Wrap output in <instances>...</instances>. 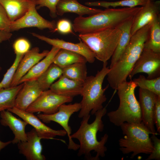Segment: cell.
Masks as SVG:
<instances>
[{
  "instance_id": "8992f818",
  "label": "cell",
  "mask_w": 160,
  "mask_h": 160,
  "mask_svg": "<svg viewBox=\"0 0 160 160\" xmlns=\"http://www.w3.org/2000/svg\"><path fill=\"white\" fill-rule=\"evenodd\" d=\"M124 137L119 140L120 150L124 154L132 153L133 159L140 153L150 154L153 145L150 137L152 133L142 121L140 123L124 122L120 126Z\"/></svg>"
},
{
  "instance_id": "8d00e7d4",
  "label": "cell",
  "mask_w": 160,
  "mask_h": 160,
  "mask_svg": "<svg viewBox=\"0 0 160 160\" xmlns=\"http://www.w3.org/2000/svg\"><path fill=\"white\" fill-rule=\"evenodd\" d=\"M11 22L5 9L0 4V30L10 32Z\"/></svg>"
},
{
  "instance_id": "ac0fdd59",
  "label": "cell",
  "mask_w": 160,
  "mask_h": 160,
  "mask_svg": "<svg viewBox=\"0 0 160 160\" xmlns=\"http://www.w3.org/2000/svg\"><path fill=\"white\" fill-rule=\"evenodd\" d=\"M43 91L36 80L24 82L23 87L16 96L15 107L25 111Z\"/></svg>"
},
{
  "instance_id": "d4e9b609",
  "label": "cell",
  "mask_w": 160,
  "mask_h": 160,
  "mask_svg": "<svg viewBox=\"0 0 160 160\" xmlns=\"http://www.w3.org/2000/svg\"><path fill=\"white\" fill-rule=\"evenodd\" d=\"M87 62L86 59L79 54L60 49L55 56L53 63L62 69L75 63Z\"/></svg>"
},
{
  "instance_id": "83f0119b",
  "label": "cell",
  "mask_w": 160,
  "mask_h": 160,
  "mask_svg": "<svg viewBox=\"0 0 160 160\" xmlns=\"http://www.w3.org/2000/svg\"><path fill=\"white\" fill-rule=\"evenodd\" d=\"M24 83L0 90V113L15 106L16 96Z\"/></svg>"
},
{
  "instance_id": "484cf974",
  "label": "cell",
  "mask_w": 160,
  "mask_h": 160,
  "mask_svg": "<svg viewBox=\"0 0 160 160\" xmlns=\"http://www.w3.org/2000/svg\"><path fill=\"white\" fill-rule=\"evenodd\" d=\"M144 48L160 53V16L151 22Z\"/></svg>"
},
{
  "instance_id": "277c9868",
  "label": "cell",
  "mask_w": 160,
  "mask_h": 160,
  "mask_svg": "<svg viewBox=\"0 0 160 160\" xmlns=\"http://www.w3.org/2000/svg\"><path fill=\"white\" fill-rule=\"evenodd\" d=\"M132 80L120 84L117 90L119 104L116 110L107 113L110 121L115 126L120 127L124 122L140 123L142 122L140 105L135 95L137 87Z\"/></svg>"
},
{
  "instance_id": "b9f144b4",
  "label": "cell",
  "mask_w": 160,
  "mask_h": 160,
  "mask_svg": "<svg viewBox=\"0 0 160 160\" xmlns=\"http://www.w3.org/2000/svg\"></svg>"
},
{
  "instance_id": "7a4b0ae2",
  "label": "cell",
  "mask_w": 160,
  "mask_h": 160,
  "mask_svg": "<svg viewBox=\"0 0 160 160\" xmlns=\"http://www.w3.org/2000/svg\"><path fill=\"white\" fill-rule=\"evenodd\" d=\"M142 8L140 7L108 8L87 17H76L72 24L73 29L79 34H86L111 28H119L133 17Z\"/></svg>"
},
{
  "instance_id": "cb8c5ba5",
  "label": "cell",
  "mask_w": 160,
  "mask_h": 160,
  "mask_svg": "<svg viewBox=\"0 0 160 160\" xmlns=\"http://www.w3.org/2000/svg\"><path fill=\"white\" fill-rule=\"evenodd\" d=\"M133 17L125 22L119 27L121 30V34L111 58L109 68L112 67L119 60L130 41L131 36V29Z\"/></svg>"
},
{
  "instance_id": "d6a6232c",
  "label": "cell",
  "mask_w": 160,
  "mask_h": 160,
  "mask_svg": "<svg viewBox=\"0 0 160 160\" xmlns=\"http://www.w3.org/2000/svg\"><path fill=\"white\" fill-rule=\"evenodd\" d=\"M30 47L29 42L23 38L16 40L13 45L16 55H24L30 50Z\"/></svg>"
},
{
  "instance_id": "1f68e13d",
  "label": "cell",
  "mask_w": 160,
  "mask_h": 160,
  "mask_svg": "<svg viewBox=\"0 0 160 160\" xmlns=\"http://www.w3.org/2000/svg\"><path fill=\"white\" fill-rule=\"evenodd\" d=\"M24 55H16L15 60L11 66L7 70L0 82V90L10 87L13 77L18 65Z\"/></svg>"
},
{
  "instance_id": "2e32d148",
  "label": "cell",
  "mask_w": 160,
  "mask_h": 160,
  "mask_svg": "<svg viewBox=\"0 0 160 160\" xmlns=\"http://www.w3.org/2000/svg\"><path fill=\"white\" fill-rule=\"evenodd\" d=\"M26 134V140L17 144L20 153L28 160H45V156L42 153V146L40 141L42 139L35 129H32Z\"/></svg>"
},
{
  "instance_id": "f1b7e54d",
  "label": "cell",
  "mask_w": 160,
  "mask_h": 160,
  "mask_svg": "<svg viewBox=\"0 0 160 160\" xmlns=\"http://www.w3.org/2000/svg\"><path fill=\"white\" fill-rule=\"evenodd\" d=\"M85 63H77L63 68L62 75L73 80L84 82L87 77V68Z\"/></svg>"
},
{
  "instance_id": "603a6c76",
  "label": "cell",
  "mask_w": 160,
  "mask_h": 160,
  "mask_svg": "<svg viewBox=\"0 0 160 160\" xmlns=\"http://www.w3.org/2000/svg\"><path fill=\"white\" fill-rule=\"evenodd\" d=\"M33 1V0H0V4L12 22L23 16Z\"/></svg>"
},
{
  "instance_id": "4316f807",
  "label": "cell",
  "mask_w": 160,
  "mask_h": 160,
  "mask_svg": "<svg viewBox=\"0 0 160 160\" xmlns=\"http://www.w3.org/2000/svg\"><path fill=\"white\" fill-rule=\"evenodd\" d=\"M63 74L62 69L52 63L36 80L43 91L48 90L54 81Z\"/></svg>"
},
{
  "instance_id": "d590c367",
  "label": "cell",
  "mask_w": 160,
  "mask_h": 160,
  "mask_svg": "<svg viewBox=\"0 0 160 160\" xmlns=\"http://www.w3.org/2000/svg\"><path fill=\"white\" fill-rule=\"evenodd\" d=\"M156 135L152 134L151 138L153 145V149L146 160H160V139Z\"/></svg>"
},
{
  "instance_id": "e575fe53",
  "label": "cell",
  "mask_w": 160,
  "mask_h": 160,
  "mask_svg": "<svg viewBox=\"0 0 160 160\" xmlns=\"http://www.w3.org/2000/svg\"><path fill=\"white\" fill-rule=\"evenodd\" d=\"M72 25L70 21L66 19L59 20L56 23V31L61 34L73 33Z\"/></svg>"
},
{
  "instance_id": "ba28073f",
  "label": "cell",
  "mask_w": 160,
  "mask_h": 160,
  "mask_svg": "<svg viewBox=\"0 0 160 160\" xmlns=\"http://www.w3.org/2000/svg\"><path fill=\"white\" fill-rule=\"evenodd\" d=\"M81 108L80 103L68 105L64 104L60 105L58 111L54 113L50 114H39L37 117L44 123H48L51 121H53L59 124L65 131L68 137V149L76 151L79 149V145L75 143L71 138L72 130L68 123L71 116L74 113L79 111Z\"/></svg>"
},
{
  "instance_id": "74e56055",
  "label": "cell",
  "mask_w": 160,
  "mask_h": 160,
  "mask_svg": "<svg viewBox=\"0 0 160 160\" xmlns=\"http://www.w3.org/2000/svg\"><path fill=\"white\" fill-rule=\"evenodd\" d=\"M153 121L157 132L160 133V96H159L156 103L153 113Z\"/></svg>"
},
{
  "instance_id": "7c38bea8",
  "label": "cell",
  "mask_w": 160,
  "mask_h": 160,
  "mask_svg": "<svg viewBox=\"0 0 160 160\" xmlns=\"http://www.w3.org/2000/svg\"><path fill=\"white\" fill-rule=\"evenodd\" d=\"M7 110L15 114L33 126L41 139H54L56 136H64L67 135L64 129L55 130L47 126L33 113L19 109L15 107Z\"/></svg>"
},
{
  "instance_id": "5bb4252c",
  "label": "cell",
  "mask_w": 160,
  "mask_h": 160,
  "mask_svg": "<svg viewBox=\"0 0 160 160\" xmlns=\"http://www.w3.org/2000/svg\"><path fill=\"white\" fill-rule=\"evenodd\" d=\"M160 1L147 0L134 17L131 29L132 36L137 31L160 16Z\"/></svg>"
},
{
  "instance_id": "30bf717a",
  "label": "cell",
  "mask_w": 160,
  "mask_h": 160,
  "mask_svg": "<svg viewBox=\"0 0 160 160\" xmlns=\"http://www.w3.org/2000/svg\"><path fill=\"white\" fill-rule=\"evenodd\" d=\"M33 1L28 10L23 16L11 22V32L21 28L30 27H36L41 30L48 28L52 31H56L55 21H49L39 15L36 9V5Z\"/></svg>"
},
{
  "instance_id": "d6986e66",
  "label": "cell",
  "mask_w": 160,
  "mask_h": 160,
  "mask_svg": "<svg viewBox=\"0 0 160 160\" xmlns=\"http://www.w3.org/2000/svg\"><path fill=\"white\" fill-rule=\"evenodd\" d=\"M0 123L3 126L8 127L14 135L12 141L13 144H17L26 140L27 136L25 128L28 124L25 121L22 120L15 116L12 112L5 110L0 113Z\"/></svg>"
},
{
  "instance_id": "e0dca14e",
  "label": "cell",
  "mask_w": 160,
  "mask_h": 160,
  "mask_svg": "<svg viewBox=\"0 0 160 160\" xmlns=\"http://www.w3.org/2000/svg\"><path fill=\"white\" fill-rule=\"evenodd\" d=\"M49 51L44 50L39 52L37 47L29 50L25 53L20 61L13 77L10 87L18 85L20 79L35 65L44 58Z\"/></svg>"
},
{
  "instance_id": "44dd1931",
  "label": "cell",
  "mask_w": 160,
  "mask_h": 160,
  "mask_svg": "<svg viewBox=\"0 0 160 160\" xmlns=\"http://www.w3.org/2000/svg\"><path fill=\"white\" fill-rule=\"evenodd\" d=\"M56 9L57 15L62 16L65 13L70 12L76 14L79 16L93 15L103 10L85 6L77 0H60L56 6Z\"/></svg>"
},
{
  "instance_id": "60d3db41",
  "label": "cell",
  "mask_w": 160,
  "mask_h": 160,
  "mask_svg": "<svg viewBox=\"0 0 160 160\" xmlns=\"http://www.w3.org/2000/svg\"><path fill=\"white\" fill-rule=\"evenodd\" d=\"M35 0V1H36V0Z\"/></svg>"
},
{
  "instance_id": "8fae6325",
  "label": "cell",
  "mask_w": 160,
  "mask_h": 160,
  "mask_svg": "<svg viewBox=\"0 0 160 160\" xmlns=\"http://www.w3.org/2000/svg\"><path fill=\"white\" fill-rule=\"evenodd\" d=\"M160 71V53L144 48L128 76L131 79L135 75L143 73L148 74L147 79H151L159 75Z\"/></svg>"
},
{
  "instance_id": "4fadbf2b",
  "label": "cell",
  "mask_w": 160,
  "mask_h": 160,
  "mask_svg": "<svg viewBox=\"0 0 160 160\" xmlns=\"http://www.w3.org/2000/svg\"><path fill=\"white\" fill-rule=\"evenodd\" d=\"M139 96L142 121L151 132L152 134L156 135L158 133L154 126L153 113L156 103L159 96L152 92L140 88Z\"/></svg>"
},
{
  "instance_id": "5b68a950",
  "label": "cell",
  "mask_w": 160,
  "mask_h": 160,
  "mask_svg": "<svg viewBox=\"0 0 160 160\" xmlns=\"http://www.w3.org/2000/svg\"><path fill=\"white\" fill-rule=\"evenodd\" d=\"M107 62L103 63V67L95 76H87L83 82L81 95V108L78 117L82 118L90 115H94L98 111L102 109L103 104L107 98L105 92L107 87L103 88L104 79L110 71L107 66Z\"/></svg>"
},
{
  "instance_id": "6da1fadb",
  "label": "cell",
  "mask_w": 160,
  "mask_h": 160,
  "mask_svg": "<svg viewBox=\"0 0 160 160\" xmlns=\"http://www.w3.org/2000/svg\"><path fill=\"white\" fill-rule=\"evenodd\" d=\"M107 113L106 107L97 111L95 114V118L94 121L88 123L90 114L83 117L80 125L77 130L71 136L72 139L78 140L80 143L78 156H84L87 159L98 160L99 157H104L107 148L105 145L108 135H104L100 141L97 138L98 131L102 132L104 125L103 117Z\"/></svg>"
},
{
  "instance_id": "ffe728a7",
  "label": "cell",
  "mask_w": 160,
  "mask_h": 160,
  "mask_svg": "<svg viewBox=\"0 0 160 160\" xmlns=\"http://www.w3.org/2000/svg\"><path fill=\"white\" fill-rule=\"evenodd\" d=\"M83 82L72 80L62 75L49 89L59 95L73 97L81 95Z\"/></svg>"
},
{
  "instance_id": "f546056e",
  "label": "cell",
  "mask_w": 160,
  "mask_h": 160,
  "mask_svg": "<svg viewBox=\"0 0 160 160\" xmlns=\"http://www.w3.org/2000/svg\"><path fill=\"white\" fill-rule=\"evenodd\" d=\"M147 0H121L120 1H97L87 2L86 5L90 6L101 7L106 8L112 7L116 8L117 7H133L138 6L145 5Z\"/></svg>"
},
{
  "instance_id": "52a82bcc",
  "label": "cell",
  "mask_w": 160,
  "mask_h": 160,
  "mask_svg": "<svg viewBox=\"0 0 160 160\" xmlns=\"http://www.w3.org/2000/svg\"><path fill=\"white\" fill-rule=\"evenodd\" d=\"M119 28L108 29L86 34H79V39L94 53L95 58L103 63L111 57L121 34Z\"/></svg>"
},
{
  "instance_id": "7402d4cb",
  "label": "cell",
  "mask_w": 160,
  "mask_h": 160,
  "mask_svg": "<svg viewBox=\"0 0 160 160\" xmlns=\"http://www.w3.org/2000/svg\"><path fill=\"white\" fill-rule=\"evenodd\" d=\"M60 49L52 46L44 58L35 65L20 79L18 85L26 81L37 80L53 63L55 56Z\"/></svg>"
},
{
  "instance_id": "ab89813d",
  "label": "cell",
  "mask_w": 160,
  "mask_h": 160,
  "mask_svg": "<svg viewBox=\"0 0 160 160\" xmlns=\"http://www.w3.org/2000/svg\"><path fill=\"white\" fill-rule=\"evenodd\" d=\"M12 143V141L3 142L0 140V152L1 150Z\"/></svg>"
},
{
  "instance_id": "9c48e42d",
  "label": "cell",
  "mask_w": 160,
  "mask_h": 160,
  "mask_svg": "<svg viewBox=\"0 0 160 160\" xmlns=\"http://www.w3.org/2000/svg\"><path fill=\"white\" fill-rule=\"evenodd\" d=\"M73 100V97L59 95L49 89L43 91L25 111L32 113L42 112L44 114H52L58 111L60 105Z\"/></svg>"
},
{
  "instance_id": "9a60e30c",
  "label": "cell",
  "mask_w": 160,
  "mask_h": 160,
  "mask_svg": "<svg viewBox=\"0 0 160 160\" xmlns=\"http://www.w3.org/2000/svg\"><path fill=\"white\" fill-rule=\"evenodd\" d=\"M32 35L52 46L76 52L83 56L87 62L93 63L95 57L93 52L80 39L79 43H74L58 39H51L44 36L32 33Z\"/></svg>"
},
{
  "instance_id": "4dcf8cb0",
  "label": "cell",
  "mask_w": 160,
  "mask_h": 160,
  "mask_svg": "<svg viewBox=\"0 0 160 160\" xmlns=\"http://www.w3.org/2000/svg\"><path fill=\"white\" fill-rule=\"evenodd\" d=\"M132 81L140 88L152 92L160 96V77L148 79L145 76L140 75Z\"/></svg>"
},
{
  "instance_id": "f35d334b",
  "label": "cell",
  "mask_w": 160,
  "mask_h": 160,
  "mask_svg": "<svg viewBox=\"0 0 160 160\" xmlns=\"http://www.w3.org/2000/svg\"><path fill=\"white\" fill-rule=\"evenodd\" d=\"M12 35L11 32L5 31L0 30V44L3 41L7 40L10 39ZM1 68L0 66V71Z\"/></svg>"
},
{
  "instance_id": "3957f363",
  "label": "cell",
  "mask_w": 160,
  "mask_h": 160,
  "mask_svg": "<svg viewBox=\"0 0 160 160\" xmlns=\"http://www.w3.org/2000/svg\"><path fill=\"white\" fill-rule=\"evenodd\" d=\"M151 23L131 36L130 41L119 60L110 68L107 79L111 87L117 90L119 85L127 79L144 48Z\"/></svg>"
},
{
  "instance_id": "836d02e7",
  "label": "cell",
  "mask_w": 160,
  "mask_h": 160,
  "mask_svg": "<svg viewBox=\"0 0 160 160\" xmlns=\"http://www.w3.org/2000/svg\"><path fill=\"white\" fill-rule=\"evenodd\" d=\"M60 0H33L36 5L39 7H46L50 11L51 16L55 18L57 17L56 6Z\"/></svg>"
}]
</instances>
